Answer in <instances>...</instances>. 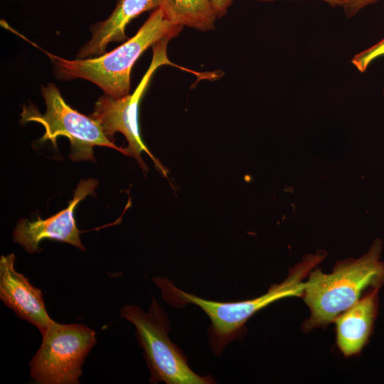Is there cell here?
Wrapping results in <instances>:
<instances>
[{
    "label": "cell",
    "mask_w": 384,
    "mask_h": 384,
    "mask_svg": "<svg viewBox=\"0 0 384 384\" xmlns=\"http://www.w3.org/2000/svg\"><path fill=\"white\" fill-rule=\"evenodd\" d=\"M324 257L323 254L305 257L301 262L290 269L283 282L273 284L267 293L254 299L238 302L207 300L178 289L168 279L154 277L153 281L160 289L162 297L167 303L176 307H181L187 304H195L206 314L211 321L208 330L210 344L215 354L220 356L230 341L244 335L245 324L253 314L279 299L302 297L306 285L304 279Z\"/></svg>",
    "instance_id": "cell-1"
},
{
    "label": "cell",
    "mask_w": 384,
    "mask_h": 384,
    "mask_svg": "<svg viewBox=\"0 0 384 384\" xmlns=\"http://www.w3.org/2000/svg\"><path fill=\"white\" fill-rule=\"evenodd\" d=\"M382 247V241L376 239L365 255L338 262L329 274L318 269L310 272L302 296L310 310V316L303 323L304 330L334 322L358 301L364 290L383 286Z\"/></svg>",
    "instance_id": "cell-2"
},
{
    "label": "cell",
    "mask_w": 384,
    "mask_h": 384,
    "mask_svg": "<svg viewBox=\"0 0 384 384\" xmlns=\"http://www.w3.org/2000/svg\"><path fill=\"white\" fill-rule=\"evenodd\" d=\"M183 27L168 21L160 8L151 13L137 33L109 53L90 58L68 60L47 53L57 78L87 80L105 94L120 98L129 94L132 66L148 48L177 36Z\"/></svg>",
    "instance_id": "cell-3"
},
{
    "label": "cell",
    "mask_w": 384,
    "mask_h": 384,
    "mask_svg": "<svg viewBox=\"0 0 384 384\" xmlns=\"http://www.w3.org/2000/svg\"><path fill=\"white\" fill-rule=\"evenodd\" d=\"M121 316L136 328L137 337L150 369V382L167 384H210V376H201L188 366L183 353L169 338L167 315L154 297L148 312L136 305L121 309Z\"/></svg>",
    "instance_id": "cell-4"
},
{
    "label": "cell",
    "mask_w": 384,
    "mask_h": 384,
    "mask_svg": "<svg viewBox=\"0 0 384 384\" xmlns=\"http://www.w3.org/2000/svg\"><path fill=\"white\" fill-rule=\"evenodd\" d=\"M46 111L41 114L33 105L23 106L21 122H36L45 128V133L40 141H50L56 148V139L64 136L70 142V157L73 161H95L93 147L107 146L129 156L126 149L117 146L104 134L100 124L90 116H85L70 107L53 83L41 87Z\"/></svg>",
    "instance_id": "cell-5"
},
{
    "label": "cell",
    "mask_w": 384,
    "mask_h": 384,
    "mask_svg": "<svg viewBox=\"0 0 384 384\" xmlns=\"http://www.w3.org/2000/svg\"><path fill=\"white\" fill-rule=\"evenodd\" d=\"M42 342L29 363L31 377L40 384H77L85 357L97 342L94 330L83 324L50 320Z\"/></svg>",
    "instance_id": "cell-6"
},
{
    "label": "cell",
    "mask_w": 384,
    "mask_h": 384,
    "mask_svg": "<svg viewBox=\"0 0 384 384\" xmlns=\"http://www.w3.org/2000/svg\"><path fill=\"white\" fill-rule=\"evenodd\" d=\"M160 50L158 49L156 58H154L150 69L133 94L115 98L105 93L96 101L93 112L90 116L100 124L105 135L111 141H112L114 134L117 132L124 135L129 144L127 149L129 156H134L137 160L143 170L146 169V166L140 154L142 151H144L151 157L159 169L166 174L165 169L143 143L137 120L140 100L151 74L156 67L162 63L161 62L162 58L159 55Z\"/></svg>",
    "instance_id": "cell-7"
},
{
    "label": "cell",
    "mask_w": 384,
    "mask_h": 384,
    "mask_svg": "<svg viewBox=\"0 0 384 384\" xmlns=\"http://www.w3.org/2000/svg\"><path fill=\"white\" fill-rule=\"evenodd\" d=\"M97 183L91 178L80 181L68 206L48 218L41 219L38 216L33 221L19 220L14 231V240L30 253L37 252L39 243L46 239L64 242L85 250L80 239L82 231L75 224L74 210L80 201L93 193Z\"/></svg>",
    "instance_id": "cell-8"
},
{
    "label": "cell",
    "mask_w": 384,
    "mask_h": 384,
    "mask_svg": "<svg viewBox=\"0 0 384 384\" xmlns=\"http://www.w3.org/2000/svg\"><path fill=\"white\" fill-rule=\"evenodd\" d=\"M14 254L0 258V299L21 319L46 331L51 318L48 314L41 289L33 287L15 270Z\"/></svg>",
    "instance_id": "cell-9"
},
{
    "label": "cell",
    "mask_w": 384,
    "mask_h": 384,
    "mask_svg": "<svg viewBox=\"0 0 384 384\" xmlns=\"http://www.w3.org/2000/svg\"><path fill=\"white\" fill-rule=\"evenodd\" d=\"M380 287L369 288L355 304L334 320L337 344L344 356L359 353L368 343L378 314Z\"/></svg>",
    "instance_id": "cell-10"
},
{
    "label": "cell",
    "mask_w": 384,
    "mask_h": 384,
    "mask_svg": "<svg viewBox=\"0 0 384 384\" xmlns=\"http://www.w3.org/2000/svg\"><path fill=\"white\" fill-rule=\"evenodd\" d=\"M160 0H117L110 15L91 26L92 37L79 50L77 59L95 58L104 54L110 43L124 41L125 28L129 22L145 11H154Z\"/></svg>",
    "instance_id": "cell-11"
},
{
    "label": "cell",
    "mask_w": 384,
    "mask_h": 384,
    "mask_svg": "<svg viewBox=\"0 0 384 384\" xmlns=\"http://www.w3.org/2000/svg\"><path fill=\"white\" fill-rule=\"evenodd\" d=\"M159 8L172 24L200 31L213 30L218 18L210 0H160Z\"/></svg>",
    "instance_id": "cell-12"
},
{
    "label": "cell",
    "mask_w": 384,
    "mask_h": 384,
    "mask_svg": "<svg viewBox=\"0 0 384 384\" xmlns=\"http://www.w3.org/2000/svg\"><path fill=\"white\" fill-rule=\"evenodd\" d=\"M383 56H384V38L370 48L356 54L351 63L358 71L363 73L374 60Z\"/></svg>",
    "instance_id": "cell-13"
},
{
    "label": "cell",
    "mask_w": 384,
    "mask_h": 384,
    "mask_svg": "<svg viewBox=\"0 0 384 384\" xmlns=\"http://www.w3.org/2000/svg\"><path fill=\"white\" fill-rule=\"evenodd\" d=\"M379 0H343L341 8L345 15L351 18L357 14L363 9L375 4Z\"/></svg>",
    "instance_id": "cell-14"
},
{
    "label": "cell",
    "mask_w": 384,
    "mask_h": 384,
    "mask_svg": "<svg viewBox=\"0 0 384 384\" xmlns=\"http://www.w3.org/2000/svg\"><path fill=\"white\" fill-rule=\"evenodd\" d=\"M234 0H210L218 18L224 16Z\"/></svg>",
    "instance_id": "cell-15"
},
{
    "label": "cell",
    "mask_w": 384,
    "mask_h": 384,
    "mask_svg": "<svg viewBox=\"0 0 384 384\" xmlns=\"http://www.w3.org/2000/svg\"><path fill=\"white\" fill-rule=\"evenodd\" d=\"M260 1H272L275 0H257ZM323 1L332 8L341 7L343 0H319Z\"/></svg>",
    "instance_id": "cell-16"
},
{
    "label": "cell",
    "mask_w": 384,
    "mask_h": 384,
    "mask_svg": "<svg viewBox=\"0 0 384 384\" xmlns=\"http://www.w3.org/2000/svg\"><path fill=\"white\" fill-rule=\"evenodd\" d=\"M383 97H384V88H383Z\"/></svg>",
    "instance_id": "cell-17"
}]
</instances>
